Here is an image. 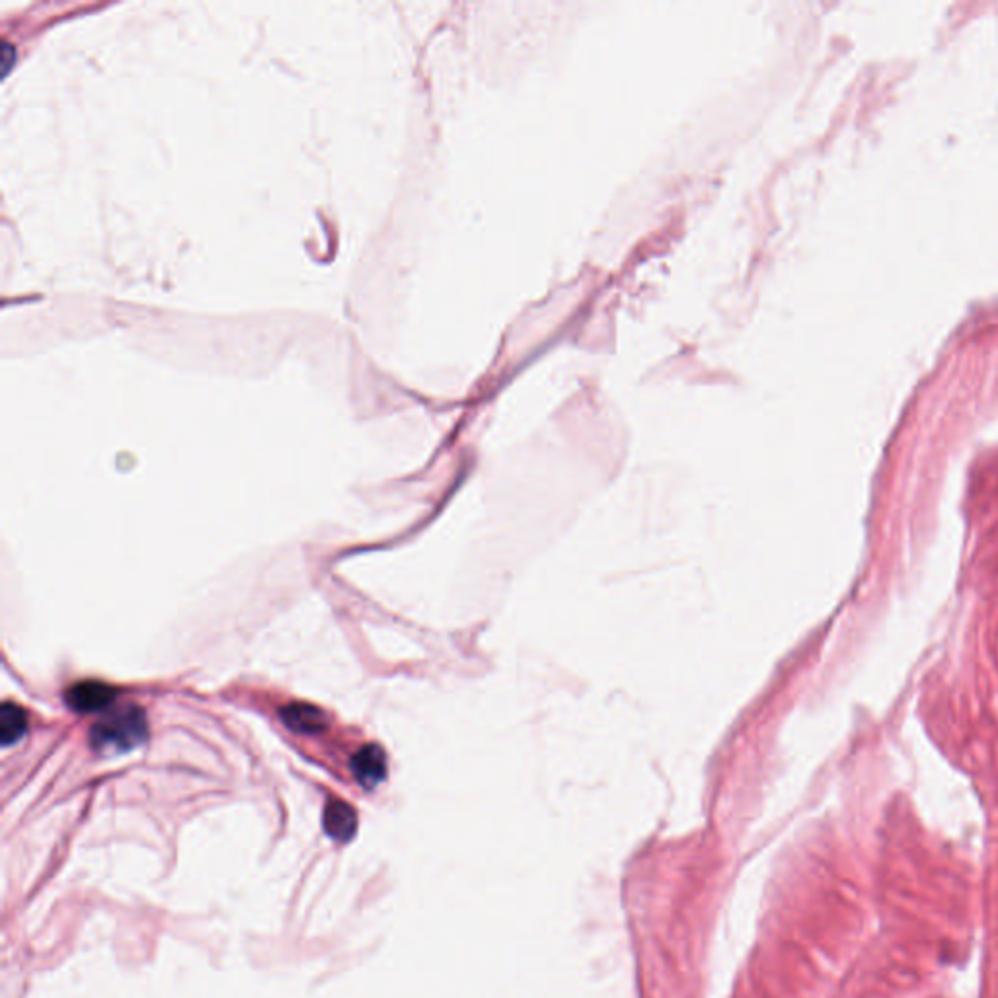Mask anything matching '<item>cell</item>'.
Masks as SVG:
<instances>
[{"label": "cell", "instance_id": "cell-1", "mask_svg": "<svg viewBox=\"0 0 998 998\" xmlns=\"http://www.w3.org/2000/svg\"><path fill=\"white\" fill-rule=\"evenodd\" d=\"M149 735L147 716L137 706L108 712L90 731L92 747L102 753H125L139 747Z\"/></svg>", "mask_w": 998, "mask_h": 998}, {"label": "cell", "instance_id": "cell-2", "mask_svg": "<svg viewBox=\"0 0 998 998\" xmlns=\"http://www.w3.org/2000/svg\"><path fill=\"white\" fill-rule=\"evenodd\" d=\"M116 689L100 681H82L67 691V704L78 714H94L110 708L116 700Z\"/></svg>", "mask_w": 998, "mask_h": 998}, {"label": "cell", "instance_id": "cell-3", "mask_svg": "<svg viewBox=\"0 0 998 998\" xmlns=\"http://www.w3.org/2000/svg\"><path fill=\"white\" fill-rule=\"evenodd\" d=\"M351 772L355 780L371 790L379 786L386 776V755L379 745L361 747L351 759Z\"/></svg>", "mask_w": 998, "mask_h": 998}, {"label": "cell", "instance_id": "cell-4", "mask_svg": "<svg viewBox=\"0 0 998 998\" xmlns=\"http://www.w3.org/2000/svg\"><path fill=\"white\" fill-rule=\"evenodd\" d=\"M283 724L301 735H318L328 730V716L307 702H293L281 710Z\"/></svg>", "mask_w": 998, "mask_h": 998}, {"label": "cell", "instance_id": "cell-5", "mask_svg": "<svg viewBox=\"0 0 998 998\" xmlns=\"http://www.w3.org/2000/svg\"><path fill=\"white\" fill-rule=\"evenodd\" d=\"M324 831L334 841H349L357 831V813L355 809L332 798L324 807Z\"/></svg>", "mask_w": 998, "mask_h": 998}, {"label": "cell", "instance_id": "cell-6", "mask_svg": "<svg viewBox=\"0 0 998 998\" xmlns=\"http://www.w3.org/2000/svg\"><path fill=\"white\" fill-rule=\"evenodd\" d=\"M28 731V716L26 712L16 706L6 702L0 710V741L4 747H10L22 739V735Z\"/></svg>", "mask_w": 998, "mask_h": 998}, {"label": "cell", "instance_id": "cell-7", "mask_svg": "<svg viewBox=\"0 0 998 998\" xmlns=\"http://www.w3.org/2000/svg\"><path fill=\"white\" fill-rule=\"evenodd\" d=\"M16 57H18V53H16V47H14L12 43H8V41H2V51H0V63H2V78L8 77V73H10L12 65L16 63Z\"/></svg>", "mask_w": 998, "mask_h": 998}]
</instances>
